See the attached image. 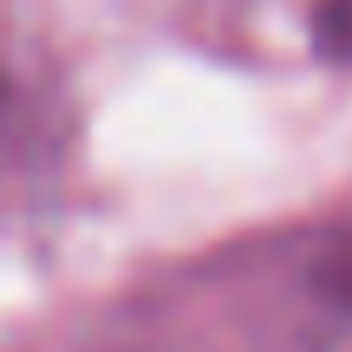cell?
I'll return each instance as SVG.
<instances>
[{
  "label": "cell",
  "instance_id": "obj_1",
  "mask_svg": "<svg viewBox=\"0 0 352 352\" xmlns=\"http://www.w3.org/2000/svg\"><path fill=\"white\" fill-rule=\"evenodd\" d=\"M294 346L352 352V222L327 228L294 267Z\"/></svg>",
  "mask_w": 352,
  "mask_h": 352
},
{
  "label": "cell",
  "instance_id": "obj_2",
  "mask_svg": "<svg viewBox=\"0 0 352 352\" xmlns=\"http://www.w3.org/2000/svg\"><path fill=\"white\" fill-rule=\"evenodd\" d=\"M314 46L327 59L352 65V0H320L314 7Z\"/></svg>",
  "mask_w": 352,
  "mask_h": 352
},
{
  "label": "cell",
  "instance_id": "obj_3",
  "mask_svg": "<svg viewBox=\"0 0 352 352\" xmlns=\"http://www.w3.org/2000/svg\"><path fill=\"white\" fill-rule=\"evenodd\" d=\"M7 111H13V85H7V72H0V124H7Z\"/></svg>",
  "mask_w": 352,
  "mask_h": 352
}]
</instances>
